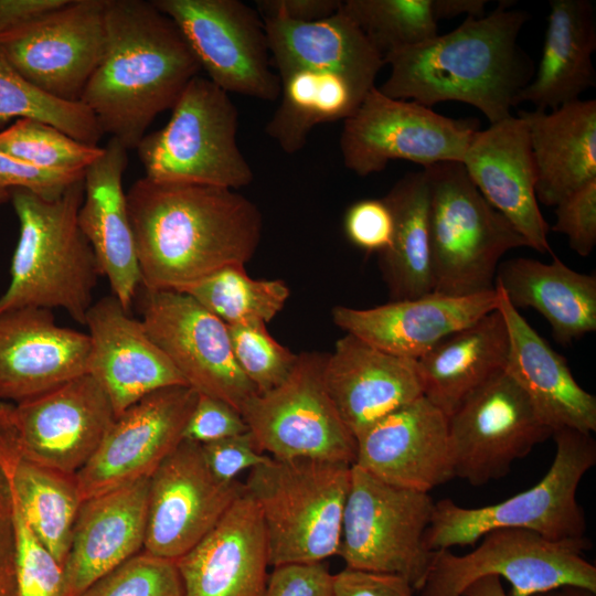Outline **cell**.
<instances>
[{
	"instance_id": "6da1fadb",
	"label": "cell",
	"mask_w": 596,
	"mask_h": 596,
	"mask_svg": "<svg viewBox=\"0 0 596 596\" xmlns=\"http://www.w3.org/2000/svg\"><path fill=\"white\" fill-rule=\"evenodd\" d=\"M141 287L175 290L255 255L263 216L236 190L136 180L126 193Z\"/></svg>"
},
{
	"instance_id": "7a4b0ae2",
	"label": "cell",
	"mask_w": 596,
	"mask_h": 596,
	"mask_svg": "<svg viewBox=\"0 0 596 596\" xmlns=\"http://www.w3.org/2000/svg\"><path fill=\"white\" fill-rule=\"evenodd\" d=\"M529 13L500 1L481 18H466L453 31L384 56L390 76L384 95L426 107L459 102L478 108L490 125L510 116L530 83L534 65L518 45Z\"/></svg>"
},
{
	"instance_id": "3957f363",
	"label": "cell",
	"mask_w": 596,
	"mask_h": 596,
	"mask_svg": "<svg viewBox=\"0 0 596 596\" xmlns=\"http://www.w3.org/2000/svg\"><path fill=\"white\" fill-rule=\"evenodd\" d=\"M104 55L79 99L127 150L171 109L200 64L175 23L152 1L106 0Z\"/></svg>"
},
{
	"instance_id": "277c9868",
	"label": "cell",
	"mask_w": 596,
	"mask_h": 596,
	"mask_svg": "<svg viewBox=\"0 0 596 596\" xmlns=\"http://www.w3.org/2000/svg\"><path fill=\"white\" fill-rule=\"evenodd\" d=\"M84 178L56 199L15 189L11 203L20 231L0 315L21 308H62L84 324L100 272L78 224Z\"/></svg>"
},
{
	"instance_id": "5b68a950",
	"label": "cell",
	"mask_w": 596,
	"mask_h": 596,
	"mask_svg": "<svg viewBox=\"0 0 596 596\" xmlns=\"http://www.w3.org/2000/svg\"><path fill=\"white\" fill-rule=\"evenodd\" d=\"M351 468L319 459L269 457L249 470L244 485L264 523L270 566L337 555Z\"/></svg>"
},
{
	"instance_id": "8992f818",
	"label": "cell",
	"mask_w": 596,
	"mask_h": 596,
	"mask_svg": "<svg viewBox=\"0 0 596 596\" xmlns=\"http://www.w3.org/2000/svg\"><path fill=\"white\" fill-rule=\"evenodd\" d=\"M428 182L433 292L462 297L494 290L503 255L529 247L482 196L459 161L423 168Z\"/></svg>"
},
{
	"instance_id": "52a82bcc",
	"label": "cell",
	"mask_w": 596,
	"mask_h": 596,
	"mask_svg": "<svg viewBox=\"0 0 596 596\" xmlns=\"http://www.w3.org/2000/svg\"><path fill=\"white\" fill-rule=\"evenodd\" d=\"M556 453L545 476L532 488L507 500L465 508L451 499L434 504L424 534L429 551L473 545L486 533L502 528L533 531L549 540L584 536L586 519L576 493L581 480L596 465L592 434L574 429L553 433Z\"/></svg>"
},
{
	"instance_id": "ba28073f",
	"label": "cell",
	"mask_w": 596,
	"mask_h": 596,
	"mask_svg": "<svg viewBox=\"0 0 596 596\" xmlns=\"http://www.w3.org/2000/svg\"><path fill=\"white\" fill-rule=\"evenodd\" d=\"M166 126L146 134L136 147L145 178L238 190L254 172L237 143L238 110L209 78L193 77Z\"/></svg>"
},
{
	"instance_id": "9c48e42d",
	"label": "cell",
	"mask_w": 596,
	"mask_h": 596,
	"mask_svg": "<svg viewBox=\"0 0 596 596\" xmlns=\"http://www.w3.org/2000/svg\"><path fill=\"white\" fill-rule=\"evenodd\" d=\"M590 546L585 536L554 541L524 529H496L465 555L434 551L418 592L421 596H462L486 576L507 579L508 596H534L567 585L596 592V567L584 557Z\"/></svg>"
},
{
	"instance_id": "30bf717a",
	"label": "cell",
	"mask_w": 596,
	"mask_h": 596,
	"mask_svg": "<svg viewBox=\"0 0 596 596\" xmlns=\"http://www.w3.org/2000/svg\"><path fill=\"white\" fill-rule=\"evenodd\" d=\"M435 502L352 465L337 555L345 567L404 577L418 592L434 551L424 545Z\"/></svg>"
},
{
	"instance_id": "8fae6325",
	"label": "cell",
	"mask_w": 596,
	"mask_h": 596,
	"mask_svg": "<svg viewBox=\"0 0 596 596\" xmlns=\"http://www.w3.org/2000/svg\"><path fill=\"white\" fill-rule=\"evenodd\" d=\"M326 356L301 352L283 383L243 405L241 414L259 453L281 460L309 458L354 465L356 439L327 392Z\"/></svg>"
},
{
	"instance_id": "7c38bea8",
	"label": "cell",
	"mask_w": 596,
	"mask_h": 596,
	"mask_svg": "<svg viewBox=\"0 0 596 596\" xmlns=\"http://www.w3.org/2000/svg\"><path fill=\"white\" fill-rule=\"evenodd\" d=\"M473 118H450L413 100L389 97L374 86L343 120V164L359 177L383 171L392 160L423 168L459 161L479 130Z\"/></svg>"
},
{
	"instance_id": "4fadbf2b",
	"label": "cell",
	"mask_w": 596,
	"mask_h": 596,
	"mask_svg": "<svg viewBox=\"0 0 596 596\" xmlns=\"http://www.w3.org/2000/svg\"><path fill=\"white\" fill-rule=\"evenodd\" d=\"M178 26L201 70L227 94L264 102L280 95L265 23L240 0H152Z\"/></svg>"
},
{
	"instance_id": "5bb4252c",
	"label": "cell",
	"mask_w": 596,
	"mask_h": 596,
	"mask_svg": "<svg viewBox=\"0 0 596 596\" xmlns=\"http://www.w3.org/2000/svg\"><path fill=\"white\" fill-rule=\"evenodd\" d=\"M447 425L454 477L473 487L505 477L553 435L505 370L468 395Z\"/></svg>"
},
{
	"instance_id": "9a60e30c",
	"label": "cell",
	"mask_w": 596,
	"mask_h": 596,
	"mask_svg": "<svg viewBox=\"0 0 596 596\" xmlns=\"http://www.w3.org/2000/svg\"><path fill=\"white\" fill-rule=\"evenodd\" d=\"M106 0L65 4L0 34V52L31 85L79 102L106 45Z\"/></svg>"
},
{
	"instance_id": "2e32d148",
	"label": "cell",
	"mask_w": 596,
	"mask_h": 596,
	"mask_svg": "<svg viewBox=\"0 0 596 596\" xmlns=\"http://www.w3.org/2000/svg\"><path fill=\"white\" fill-rule=\"evenodd\" d=\"M140 310L147 333L198 394L240 413L257 394L235 361L227 326L191 296L142 288Z\"/></svg>"
},
{
	"instance_id": "e0dca14e",
	"label": "cell",
	"mask_w": 596,
	"mask_h": 596,
	"mask_svg": "<svg viewBox=\"0 0 596 596\" xmlns=\"http://www.w3.org/2000/svg\"><path fill=\"white\" fill-rule=\"evenodd\" d=\"M6 413L18 457L68 475L87 464L116 418L108 395L88 373L6 403Z\"/></svg>"
},
{
	"instance_id": "ac0fdd59",
	"label": "cell",
	"mask_w": 596,
	"mask_h": 596,
	"mask_svg": "<svg viewBox=\"0 0 596 596\" xmlns=\"http://www.w3.org/2000/svg\"><path fill=\"white\" fill-rule=\"evenodd\" d=\"M245 492L209 470L198 443L183 439L149 480L143 551L177 561L194 547Z\"/></svg>"
},
{
	"instance_id": "d6986e66",
	"label": "cell",
	"mask_w": 596,
	"mask_h": 596,
	"mask_svg": "<svg viewBox=\"0 0 596 596\" xmlns=\"http://www.w3.org/2000/svg\"><path fill=\"white\" fill-rule=\"evenodd\" d=\"M198 398L188 385L152 392L119 414L76 473L84 499L150 478L183 440Z\"/></svg>"
},
{
	"instance_id": "ffe728a7",
	"label": "cell",
	"mask_w": 596,
	"mask_h": 596,
	"mask_svg": "<svg viewBox=\"0 0 596 596\" xmlns=\"http://www.w3.org/2000/svg\"><path fill=\"white\" fill-rule=\"evenodd\" d=\"M355 466L400 488L429 492L454 478L447 416L424 395L356 438Z\"/></svg>"
},
{
	"instance_id": "44dd1931",
	"label": "cell",
	"mask_w": 596,
	"mask_h": 596,
	"mask_svg": "<svg viewBox=\"0 0 596 596\" xmlns=\"http://www.w3.org/2000/svg\"><path fill=\"white\" fill-rule=\"evenodd\" d=\"M461 163L472 183L499 213L541 254H552L549 224L535 195L536 170L528 128L510 116L479 129Z\"/></svg>"
},
{
	"instance_id": "7402d4cb",
	"label": "cell",
	"mask_w": 596,
	"mask_h": 596,
	"mask_svg": "<svg viewBox=\"0 0 596 596\" xmlns=\"http://www.w3.org/2000/svg\"><path fill=\"white\" fill-rule=\"evenodd\" d=\"M91 374L108 395L116 417L158 390L187 385L181 374L114 296L94 302L86 313Z\"/></svg>"
},
{
	"instance_id": "603a6c76",
	"label": "cell",
	"mask_w": 596,
	"mask_h": 596,
	"mask_svg": "<svg viewBox=\"0 0 596 596\" xmlns=\"http://www.w3.org/2000/svg\"><path fill=\"white\" fill-rule=\"evenodd\" d=\"M87 333L55 323L45 308L0 315V398L20 403L88 372Z\"/></svg>"
},
{
	"instance_id": "cb8c5ba5",
	"label": "cell",
	"mask_w": 596,
	"mask_h": 596,
	"mask_svg": "<svg viewBox=\"0 0 596 596\" xmlns=\"http://www.w3.org/2000/svg\"><path fill=\"white\" fill-rule=\"evenodd\" d=\"M497 289L462 297L428 294L359 309L336 306V326L392 355L416 361L441 339L497 310Z\"/></svg>"
},
{
	"instance_id": "d4e9b609",
	"label": "cell",
	"mask_w": 596,
	"mask_h": 596,
	"mask_svg": "<svg viewBox=\"0 0 596 596\" xmlns=\"http://www.w3.org/2000/svg\"><path fill=\"white\" fill-rule=\"evenodd\" d=\"M175 563L184 596H264L270 566L267 539L246 489Z\"/></svg>"
},
{
	"instance_id": "484cf974",
	"label": "cell",
	"mask_w": 596,
	"mask_h": 596,
	"mask_svg": "<svg viewBox=\"0 0 596 596\" xmlns=\"http://www.w3.org/2000/svg\"><path fill=\"white\" fill-rule=\"evenodd\" d=\"M323 382L355 439L385 415L423 396L416 361L386 353L349 333L327 353Z\"/></svg>"
},
{
	"instance_id": "4316f807",
	"label": "cell",
	"mask_w": 596,
	"mask_h": 596,
	"mask_svg": "<svg viewBox=\"0 0 596 596\" xmlns=\"http://www.w3.org/2000/svg\"><path fill=\"white\" fill-rule=\"evenodd\" d=\"M127 151L117 139L110 138L103 155L86 169L77 219L111 295L129 310L141 285V275L123 188Z\"/></svg>"
},
{
	"instance_id": "83f0119b",
	"label": "cell",
	"mask_w": 596,
	"mask_h": 596,
	"mask_svg": "<svg viewBox=\"0 0 596 596\" xmlns=\"http://www.w3.org/2000/svg\"><path fill=\"white\" fill-rule=\"evenodd\" d=\"M149 480L83 500L63 566L70 596L143 550Z\"/></svg>"
},
{
	"instance_id": "f1b7e54d",
	"label": "cell",
	"mask_w": 596,
	"mask_h": 596,
	"mask_svg": "<svg viewBox=\"0 0 596 596\" xmlns=\"http://www.w3.org/2000/svg\"><path fill=\"white\" fill-rule=\"evenodd\" d=\"M494 288L509 336L508 374L553 433L565 428L595 432L596 397L576 382L565 358L530 326L502 289Z\"/></svg>"
},
{
	"instance_id": "f546056e",
	"label": "cell",
	"mask_w": 596,
	"mask_h": 596,
	"mask_svg": "<svg viewBox=\"0 0 596 596\" xmlns=\"http://www.w3.org/2000/svg\"><path fill=\"white\" fill-rule=\"evenodd\" d=\"M536 170L538 202L555 206L596 180V100L577 99L555 109L519 110Z\"/></svg>"
},
{
	"instance_id": "4dcf8cb0",
	"label": "cell",
	"mask_w": 596,
	"mask_h": 596,
	"mask_svg": "<svg viewBox=\"0 0 596 596\" xmlns=\"http://www.w3.org/2000/svg\"><path fill=\"white\" fill-rule=\"evenodd\" d=\"M270 60L280 76L298 68L337 73L365 96L385 65L382 54L340 9L308 23L265 20Z\"/></svg>"
},
{
	"instance_id": "1f68e13d",
	"label": "cell",
	"mask_w": 596,
	"mask_h": 596,
	"mask_svg": "<svg viewBox=\"0 0 596 596\" xmlns=\"http://www.w3.org/2000/svg\"><path fill=\"white\" fill-rule=\"evenodd\" d=\"M552 256L551 263L526 257L501 262L494 286L518 310L540 312L554 339L565 345L596 331V276L578 273Z\"/></svg>"
},
{
	"instance_id": "d6a6232c",
	"label": "cell",
	"mask_w": 596,
	"mask_h": 596,
	"mask_svg": "<svg viewBox=\"0 0 596 596\" xmlns=\"http://www.w3.org/2000/svg\"><path fill=\"white\" fill-rule=\"evenodd\" d=\"M595 7L588 0H551L541 60L517 103L551 110L579 99L596 84Z\"/></svg>"
},
{
	"instance_id": "836d02e7",
	"label": "cell",
	"mask_w": 596,
	"mask_h": 596,
	"mask_svg": "<svg viewBox=\"0 0 596 596\" xmlns=\"http://www.w3.org/2000/svg\"><path fill=\"white\" fill-rule=\"evenodd\" d=\"M508 354V330L497 309L416 360L423 395L448 417L468 395L505 370Z\"/></svg>"
},
{
	"instance_id": "e575fe53",
	"label": "cell",
	"mask_w": 596,
	"mask_h": 596,
	"mask_svg": "<svg viewBox=\"0 0 596 596\" xmlns=\"http://www.w3.org/2000/svg\"><path fill=\"white\" fill-rule=\"evenodd\" d=\"M428 182L423 170L401 178L383 198L393 217L379 264L391 301L433 292L428 237Z\"/></svg>"
},
{
	"instance_id": "d590c367",
	"label": "cell",
	"mask_w": 596,
	"mask_h": 596,
	"mask_svg": "<svg viewBox=\"0 0 596 596\" xmlns=\"http://www.w3.org/2000/svg\"><path fill=\"white\" fill-rule=\"evenodd\" d=\"M280 81V102L266 135L287 155L300 151L318 125L345 120L364 96L345 77L329 71L298 68Z\"/></svg>"
},
{
	"instance_id": "8d00e7d4",
	"label": "cell",
	"mask_w": 596,
	"mask_h": 596,
	"mask_svg": "<svg viewBox=\"0 0 596 596\" xmlns=\"http://www.w3.org/2000/svg\"><path fill=\"white\" fill-rule=\"evenodd\" d=\"M14 502L33 533L64 566L83 502L76 475L18 457L11 473Z\"/></svg>"
},
{
	"instance_id": "74e56055",
	"label": "cell",
	"mask_w": 596,
	"mask_h": 596,
	"mask_svg": "<svg viewBox=\"0 0 596 596\" xmlns=\"http://www.w3.org/2000/svg\"><path fill=\"white\" fill-rule=\"evenodd\" d=\"M226 326L267 323L284 308L290 290L281 279H255L245 265H227L179 290Z\"/></svg>"
},
{
	"instance_id": "f35d334b",
	"label": "cell",
	"mask_w": 596,
	"mask_h": 596,
	"mask_svg": "<svg viewBox=\"0 0 596 596\" xmlns=\"http://www.w3.org/2000/svg\"><path fill=\"white\" fill-rule=\"evenodd\" d=\"M341 9L383 58L438 35L436 0H344Z\"/></svg>"
},
{
	"instance_id": "ab89813d",
	"label": "cell",
	"mask_w": 596,
	"mask_h": 596,
	"mask_svg": "<svg viewBox=\"0 0 596 596\" xmlns=\"http://www.w3.org/2000/svg\"><path fill=\"white\" fill-rule=\"evenodd\" d=\"M33 118L72 138L96 146L104 135L96 117L82 102L49 96L25 81L0 52V126L11 119Z\"/></svg>"
},
{
	"instance_id": "60d3db41",
	"label": "cell",
	"mask_w": 596,
	"mask_h": 596,
	"mask_svg": "<svg viewBox=\"0 0 596 596\" xmlns=\"http://www.w3.org/2000/svg\"><path fill=\"white\" fill-rule=\"evenodd\" d=\"M0 151L40 169L85 172L104 147L81 142L44 121L19 118L0 130Z\"/></svg>"
},
{
	"instance_id": "b9f144b4",
	"label": "cell",
	"mask_w": 596,
	"mask_h": 596,
	"mask_svg": "<svg viewBox=\"0 0 596 596\" xmlns=\"http://www.w3.org/2000/svg\"><path fill=\"white\" fill-rule=\"evenodd\" d=\"M236 363L257 393L283 383L292 371L297 355L280 344L262 322L227 326Z\"/></svg>"
},
{
	"instance_id": "7bdbcfd3",
	"label": "cell",
	"mask_w": 596,
	"mask_h": 596,
	"mask_svg": "<svg viewBox=\"0 0 596 596\" xmlns=\"http://www.w3.org/2000/svg\"><path fill=\"white\" fill-rule=\"evenodd\" d=\"M79 596H184V592L175 561L142 550Z\"/></svg>"
},
{
	"instance_id": "ee69618b",
	"label": "cell",
	"mask_w": 596,
	"mask_h": 596,
	"mask_svg": "<svg viewBox=\"0 0 596 596\" xmlns=\"http://www.w3.org/2000/svg\"><path fill=\"white\" fill-rule=\"evenodd\" d=\"M15 596H70L63 565L33 533L14 499Z\"/></svg>"
},
{
	"instance_id": "f6af8a7d",
	"label": "cell",
	"mask_w": 596,
	"mask_h": 596,
	"mask_svg": "<svg viewBox=\"0 0 596 596\" xmlns=\"http://www.w3.org/2000/svg\"><path fill=\"white\" fill-rule=\"evenodd\" d=\"M552 231L564 234L579 256L590 255L596 245V180L555 205Z\"/></svg>"
},
{
	"instance_id": "bcb514c9",
	"label": "cell",
	"mask_w": 596,
	"mask_h": 596,
	"mask_svg": "<svg viewBox=\"0 0 596 596\" xmlns=\"http://www.w3.org/2000/svg\"><path fill=\"white\" fill-rule=\"evenodd\" d=\"M84 174L35 168L0 151V205L11 201L15 189L30 190L47 200L56 199Z\"/></svg>"
},
{
	"instance_id": "7dc6e473",
	"label": "cell",
	"mask_w": 596,
	"mask_h": 596,
	"mask_svg": "<svg viewBox=\"0 0 596 596\" xmlns=\"http://www.w3.org/2000/svg\"><path fill=\"white\" fill-rule=\"evenodd\" d=\"M14 458L0 428V596H15V524L11 482Z\"/></svg>"
},
{
	"instance_id": "c3c4849f",
	"label": "cell",
	"mask_w": 596,
	"mask_h": 596,
	"mask_svg": "<svg viewBox=\"0 0 596 596\" xmlns=\"http://www.w3.org/2000/svg\"><path fill=\"white\" fill-rule=\"evenodd\" d=\"M247 432L248 427L237 409L222 400L198 394L183 439L206 444Z\"/></svg>"
},
{
	"instance_id": "681fc988",
	"label": "cell",
	"mask_w": 596,
	"mask_h": 596,
	"mask_svg": "<svg viewBox=\"0 0 596 596\" xmlns=\"http://www.w3.org/2000/svg\"><path fill=\"white\" fill-rule=\"evenodd\" d=\"M348 238L368 252H382L391 243L393 217L382 199H364L353 203L344 216Z\"/></svg>"
},
{
	"instance_id": "f907efd6",
	"label": "cell",
	"mask_w": 596,
	"mask_h": 596,
	"mask_svg": "<svg viewBox=\"0 0 596 596\" xmlns=\"http://www.w3.org/2000/svg\"><path fill=\"white\" fill-rule=\"evenodd\" d=\"M200 446L209 470L224 482L236 480L243 470H251L269 458L257 450L249 432Z\"/></svg>"
},
{
	"instance_id": "816d5d0a",
	"label": "cell",
	"mask_w": 596,
	"mask_h": 596,
	"mask_svg": "<svg viewBox=\"0 0 596 596\" xmlns=\"http://www.w3.org/2000/svg\"><path fill=\"white\" fill-rule=\"evenodd\" d=\"M333 574L323 562L274 566L264 596H332Z\"/></svg>"
},
{
	"instance_id": "f5cc1de1",
	"label": "cell",
	"mask_w": 596,
	"mask_h": 596,
	"mask_svg": "<svg viewBox=\"0 0 596 596\" xmlns=\"http://www.w3.org/2000/svg\"><path fill=\"white\" fill-rule=\"evenodd\" d=\"M416 590L400 575L345 567L333 574L332 596H414Z\"/></svg>"
},
{
	"instance_id": "db71d44e",
	"label": "cell",
	"mask_w": 596,
	"mask_h": 596,
	"mask_svg": "<svg viewBox=\"0 0 596 596\" xmlns=\"http://www.w3.org/2000/svg\"><path fill=\"white\" fill-rule=\"evenodd\" d=\"M255 10L265 20L308 23L334 14L341 0H255Z\"/></svg>"
},
{
	"instance_id": "11a10c76",
	"label": "cell",
	"mask_w": 596,
	"mask_h": 596,
	"mask_svg": "<svg viewBox=\"0 0 596 596\" xmlns=\"http://www.w3.org/2000/svg\"><path fill=\"white\" fill-rule=\"evenodd\" d=\"M68 0H0V34L65 4Z\"/></svg>"
},
{
	"instance_id": "9f6ffc18",
	"label": "cell",
	"mask_w": 596,
	"mask_h": 596,
	"mask_svg": "<svg viewBox=\"0 0 596 596\" xmlns=\"http://www.w3.org/2000/svg\"><path fill=\"white\" fill-rule=\"evenodd\" d=\"M462 596H508L498 576H486L469 585ZM534 596H596L593 592L579 586H561Z\"/></svg>"
},
{
	"instance_id": "6f0895ef",
	"label": "cell",
	"mask_w": 596,
	"mask_h": 596,
	"mask_svg": "<svg viewBox=\"0 0 596 596\" xmlns=\"http://www.w3.org/2000/svg\"><path fill=\"white\" fill-rule=\"evenodd\" d=\"M487 0H436L437 13L440 19H451L461 14L467 18H481Z\"/></svg>"
}]
</instances>
